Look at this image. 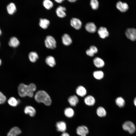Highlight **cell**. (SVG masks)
I'll return each instance as SVG.
<instances>
[{"mask_svg": "<svg viewBox=\"0 0 136 136\" xmlns=\"http://www.w3.org/2000/svg\"><path fill=\"white\" fill-rule=\"evenodd\" d=\"M89 132L88 128L85 126L81 125L78 126L76 129V132L81 136H86Z\"/></svg>", "mask_w": 136, "mask_h": 136, "instance_id": "cell-7", "label": "cell"}, {"mask_svg": "<svg viewBox=\"0 0 136 136\" xmlns=\"http://www.w3.org/2000/svg\"><path fill=\"white\" fill-rule=\"evenodd\" d=\"M85 27L86 30L89 32H95L96 30V27L95 24L92 22H89L87 23Z\"/></svg>", "mask_w": 136, "mask_h": 136, "instance_id": "cell-12", "label": "cell"}, {"mask_svg": "<svg viewBox=\"0 0 136 136\" xmlns=\"http://www.w3.org/2000/svg\"><path fill=\"white\" fill-rule=\"evenodd\" d=\"M8 103L12 107H16L19 103V100L17 99L14 97H10L8 100Z\"/></svg>", "mask_w": 136, "mask_h": 136, "instance_id": "cell-29", "label": "cell"}, {"mask_svg": "<svg viewBox=\"0 0 136 136\" xmlns=\"http://www.w3.org/2000/svg\"><path fill=\"white\" fill-rule=\"evenodd\" d=\"M115 102L116 105L120 108L124 107L125 104L124 99L121 97H119L116 98Z\"/></svg>", "mask_w": 136, "mask_h": 136, "instance_id": "cell-25", "label": "cell"}, {"mask_svg": "<svg viewBox=\"0 0 136 136\" xmlns=\"http://www.w3.org/2000/svg\"><path fill=\"white\" fill-rule=\"evenodd\" d=\"M2 63L1 60L0 59V65H1Z\"/></svg>", "mask_w": 136, "mask_h": 136, "instance_id": "cell-39", "label": "cell"}, {"mask_svg": "<svg viewBox=\"0 0 136 136\" xmlns=\"http://www.w3.org/2000/svg\"><path fill=\"white\" fill-rule=\"evenodd\" d=\"M7 9L8 13L10 15L13 14L16 11L15 5L13 3H11L8 5Z\"/></svg>", "mask_w": 136, "mask_h": 136, "instance_id": "cell-22", "label": "cell"}, {"mask_svg": "<svg viewBox=\"0 0 136 136\" xmlns=\"http://www.w3.org/2000/svg\"><path fill=\"white\" fill-rule=\"evenodd\" d=\"M36 85L31 83L28 85L23 83L20 84L18 87V93L19 95L22 97L28 96L32 97L33 95V92L36 90Z\"/></svg>", "mask_w": 136, "mask_h": 136, "instance_id": "cell-1", "label": "cell"}, {"mask_svg": "<svg viewBox=\"0 0 136 136\" xmlns=\"http://www.w3.org/2000/svg\"><path fill=\"white\" fill-rule=\"evenodd\" d=\"M86 54L88 56L92 57L94 55V54L89 49L87 50L86 51Z\"/></svg>", "mask_w": 136, "mask_h": 136, "instance_id": "cell-34", "label": "cell"}, {"mask_svg": "<svg viewBox=\"0 0 136 136\" xmlns=\"http://www.w3.org/2000/svg\"><path fill=\"white\" fill-rule=\"evenodd\" d=\"M34 98L37 102L43 103L46 106H50L51 104V100L50 96L44 90H39L37 92Z\"/></svg>", "mask_w": 136, "mask_h": 136, "instance_id": "cell-2", "label": "cell"}, {"mask_svg": "<svg viewBox=\"0 0 136 136\" xmlns=\"http://www.w3.org/2000/svg\"><path fill=\"white\" fill-rule=\"evenodd\" d=\"M89 49L94 54L98 52V49L97 48L94 46H91L90 47Z\"/></svg>", "mask_w": 136, "mask_h": 136, "instance_id": "cell-33", "label": "cell"}, {"mask_svg": "<svg viewBox=\"0 0 136 136\" xmlns=\"http://www.w3.org/2000/svg\"><path fill=\"white\" fill-rule=\"evenodd\" d=\"M97 32L99 37L101 38L104 39L108 37L109 35L107 28L101 26L98 29Z\"/></svg>", "mask_w": 136, "mask_h": 136, "instance_id": "cell-10", "label": "cell"}, {"mask_svg": "<svg viewBox=\"0 0 136 136\" xmlns=\"http://www.w3.org/2000/svg\"><path fill=\"white\" fill-rule=\"evenodd\" d=\"M90 5L93 10L97 9L99 6V3L97 0H91L90 2Z\"/></svg>", "mask_w": 136, "mask_h": 136, "instance_id": "cell-31", "label": "cell"}, {"mask_svg": "<svg viewBox=\"0 0 136 136\" xmlns=\"http://www.w3.org/2000/svg\"><path fill=\"white\" fill-rule=\"evenodd\" d=\"M56 129L59 132H64L66 129L65 123L63 121H60L57 122L56 124Z\"/></svg>", "mask_w": 136, "mask_h": 136, "instance_id": "cell-11", "label": "cell"}, {"mask_svg": "<svg viewBox=\"0 0 136 136\" xmlns=\"http://www.w3.org/2000/svg\"><path fill=\"white\" fill-rule=\"evenodd\" d=\"M93 75L94 78L97 80H100L104 77V74L102 71H94L93 73Z\"/></svg>", "mask_w": 136, "mask_h": 136, "instance_id": "cell-28", "label": "cell"}, {"mask_svg": "<svg viewBox=\"0 0 136 136\" xmlns=\"http://www.w3.org/2000/svg\"><path fill=\"white\" fill-rule=\"evenodd\" d=\"M117 8L120 11L124 12L126 11L128 9V6L126 3H122L121 1H119L116 4Z\"/></svg>", "mask_w": 136, "mask_h": 136, "instance_id": "cell-9", "label": "cell"}, {"mask_svg": "<svg viewBox=\"0 0 136 136\" xmlns=\"http://www.w3.org/2000/svg\"><path fill=\"white\" fill-rule=\"evenodd\" d=\"M84 101L87 105L91 106L94 105L95 103V100L93 96L89 95L85 97Z\"/></svg>", "mask_w": 136, "mask_h": 136, "instance_id": "cell-19", "label": "cell"}, {"mask_svg": "<svg viewBox=\"0 0 136 136\" xmlns=\"http://www.w3.org/2000/svg\"><path fill=\"white\" fill-rule=\"evenodd\" d=\"M126 37L132 41L136 40V29L134 28L127 29L125 31Z\"/></svg>", "mask_w": 136, "mask_h": 136, "instance_id": "cell-5", "label": "cell"}, {"mask_svg": "<svg viewBox=\"0 0 136 136\" xmlns=\"http://www.w3.org/2000/svg\"><path fill=\"white\" fill-rule=\"evenodd\" d=\"M25 113L26 114H29L31 117H33L35 115L36 111L35 108L31 106H26L24 110Z\"/></svg>", "mask_w": 136, "mask_h": 136, "instance_id": "cell-15", "label": "cell"}, {"mask_svg": "<svg viewBox=\"0 0 136 136\" xmlns=\"http://www.w3.org/2000/svg\"><path fill=\"white\" fill-rule=\"evenodd\" d=\"M55 1L59 3H61L62 1H63V0H55Z\"/></svg>", "mask_w": 136, "mask_h": 136, "instance_id": "cell-36", "label": "cell"}, {"mask_svg": "<svg viewBox=\"0 0 136 136\" xmlns=\"http://www.w3.org/2000/svg\"><path fill=\"white\" fill-rule=\"evenodd\" d=\"M122 127L124 130L128 132L130 134L134 133L136 129L134 124L130 121L125 122L122 124Z\"/></svg>", "mask_w": 136, "mask_h": 136, "instance_id": "cell-3", "label": "cell"}, {"mask_svg": "<svg viewBox=\"0 0 136 136\" xmlns=\"http://www.w3.org/2000/svg\"><path fill=\"white\" fill-rule=\"evenodd\" d=\"M60 136H70L68 133L66 132H63L61 135Z\"/></svg>", "mask_w": 136, "mask_h": 136, "instance_id": "cell-35", "label": "cell"}, {"mask_svg": "<svg viewBox=\"0 0 136 136\" xmlns=\"http://www.w3.org/2000/svg\"><path fill=\"white\" fill-rule=\"evenodd\" d=\"M64 114L68 118L73 117L74 115V111L73 109L70 107L66 108L64 110Z\"/></svg>", "mask_w": 136, "mask_h": 136, "instance_id": "cell-26", "label": "cell"}, {"mask_svg": "<svg viewBox=\"0 0 136 136\" xmlns=\"http://www.w3.org/2000/svg\"><path fill=\"white\" fill-rule=\"evenodd\" d=\"M93 62L95 66L99 68L102 67L105 64L104 61L98 57H96L94 59Z\"/></svg>", "mask_w": 136, "mask_h": 136, "instance_id": "cell-14", "label": "cell"}, {"mask_svg": "<svg viewBox=\"0 0 136 136\" xmlns=\"http://www.w3.org/2000/svg\"><path fill=\"white\" fill-rule=\"evenodd\" d=\"M96 113L100 117H104L106 116V112L105 109L102 107H98L96 110Z\"/></svg>", "mask_w": 136, "mask_h": 136, "instance_id": "cell-30", "label": "cell"}, {"mask_svg": "<svg viewBox=\"0 0 136 136\" xmlns=\"http://www.w3.org/2000/svg\"><path fill=\"white\" fill-rule=\"evenodd\" d=\"M50 22L49 20L45 18H41L40 19L39 25L42 28L45 29L49 26Z\"/></svg>", "mask_w": 136, "mask_h": 136, "instance_id": "cell-20", "label": "cell"}, {"mask_svg": "<svg viewBox=\"0 0 136 136\" xmlns=\"http://www.w3.org/2000/svg\"><path fill=\"white\" fill-rule=\"evenodd\" d=\"M66 11V8L64 7L59 6L56 10V13L58 17L60 18H63L66 16L65 11Z\"/></svg>", "mask_w": 136, "mask_h": 136, "instance_id": "cell-8", "label": "cell"}, {"mask_svg": "<svg viewBox=\"0 0 136 136\" xmlns=\"http://www.w3.org/2000/svg\"><path fill=\"white\" fill-rule=\"evenodd\" d=\"M76 92L78 96L83 97L86 94L87 91L84 87L82 86H79L77 88Z\"/></svg>", "mask_w": 136, "mask_h": 136, "instance_id": "cell-17", "label": "cell"}, {"mask_svg": "<svg viewBox=\"0 0 136 136\" xmlns=\"http://www.w3.org/2000/svg\"><path fill=\"white\" fill-rule=\"evenodd\" d=\"M70 24L72 27L75 29L78 30L81 28L82 23L80 20L79 19L74 18L71 19Z\"/></svg>", "mask_w": 136, "mask_h": 136, "instance_id": "cell-6", "label": "cell"}, {"mask_svg": "<svg viewBox=\"0 0 136 136\" xmlns=\"http://www.w3.org/2000/svg\"><path fill=\"white\" fill-rule=\"evenodd\" d=\"M45 46L48 49H54L56 47V42L54 38L52 36H47L44 41Z\"/></svg>", "mask_w": 136, "mask_h": 136, "instance_id": "cell-4", "label": "cell"}, {"mask_svg": "<svg viewBox=\"0 0 136 136\" xmlns=\"http://www.w3.org/2000/svg\"><path fill=\"white\" fill-rule=\"evenodd\" d=\"M68 101L70 105L72 106H75L79 102V100L77 97L75 95L71 96L68 98Z\"/></svg>", "mask_w": 136, "mask_h": 136, "instance_id": "cell-21", "label": "cell"}, {"mask_svg": "<svg viewBox=\"0 0 136 136\" xmlns=\"http://www.w3.org/2000/svg\"><path fill=\"white\" fill-rule=\"evenodd\" d=\"M43 4L44 7L47 10H50L53 6L52 2L50 0H45L43 1Z\"/></svg>", "mask_w": 136, "mask_h": 136, "instance_id": "cell-27", "label": "cell"}, {"mask_svg": "<svg viewBox=\"0 0 136 136\" xmlns=\"http://www.w3.org/2000/svg\"><path fill=\"white\" fill-rule=\"evenodd\" d=\"M62 41L63 44L65 46L69 45L72 42L71 37L67 33H65L62 35Z\"/></svg>", "mask_w": 136, "mask_h": 136, "instance_id": "cell-13", "label": "cell"}, {"mask_svg": "<svg viewBox=\"0 0 136 136\" xmlns=\"http://www.w3.org/2000/svg\"><path fill=\"white\" fill-rule=\"evenodd\" d=\"M8 44L10 46L15 48L19 45L20 42L16 37H13L10 38Z\"/></svg>", "mask_w": 136, "mask_h": 136, "instance_id": "cell-18", "label": "cell"}, {"mask_svg": "<svg viewBox=\"0 0 136 136\" xmlns=\"http://www.w3.org/2000/svg\"><path fill=\"white\" fill-rule=\"evenodd\" d=\"M46 63L51 67H53L56 64V61L54 58L52 56H49L45 59Z\"/></svg>", "mask_w": 136, "mask_h": 136, "instance_id": "cell-23", "label": "cell"}, {"mask_svg": "<svg viewBox=\"0 0 136 136\" xmlns=\"http://www.w3.org/2000/svg\"><path fill=\"white\" fill-rule=\"evenodd\" d=\"M28 57L29 60L32 62H35L39 58L38 54L34 51L30 52L28 54Z\"/></svg>", "mask_w": 136, "mask_h": 136, "instance_id": "cell-24", "label": "cell"}, {"mask_svg": "<svg viewBox=\"0 0 136 136\" xmlns=\"http://www.w3.org/2000/svg\"><path fill=\"white\" fill-rule=\"evenodd\" d=\"M6 100V98L5 96L0 91V104L4 103Z\"/></svg>", "mask_w": 136, "mask_h": 136, "instance_id": "cell-32", "label": "cell"}, {"mask_svg": "<svg viewBox=\"0 0 136 136\" xmlns=\"http://www.w3.org/2000/svg\"><path fill=\"white\" fill-rule=\"evenodd\" d=\"M21 132V131L18 127H15L11 129L8 133L7 136H17Z\"/></svg>", "mask_w": 136, "mask_h": 136, "instance_id": "cell-16", "label": "cell"}, {"mask_svg": "<svg viewBox=\"0 0 136 136\" xmlns=\"http://www.w3.org/2000/svg\"><path fill=\"white\" fill-rule=\"evenodd\" d=\"M68 1L71 2H75L76 1V0H69Z\"/></svg>", "mask_w": 136, "mask_h": 136, "instance_id": "cell-38", "label": "cell"}, {"mask_svg": "<svg viewBox=\"0 0 136 136\" xmlns=\"http://www.w3.org/2000/svg\"><path fill=\"white\" fill-rule=\"evenodd\" d=\"M133 103L134 106L136 107V97L134 99Z\"/></svg>", "mask_w": 136, "mask_h": 136, "instance_id": "cell-37", "label": "cell"}, {"mask_svg": "<svg viewBox=\"0 0 136 136\" xmlns=\"http://www.w3.org/2000/svg\"><path fill=\"white\" fill-rule=\"evenodd\" d=\"M2 34V31L1 29H0V36Z\"/></svg>", "mask_w": 136, "mask_h": 136, "instance_id": "cell-40", "label": "cell"}]
</instances>
